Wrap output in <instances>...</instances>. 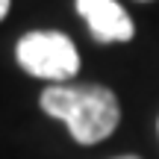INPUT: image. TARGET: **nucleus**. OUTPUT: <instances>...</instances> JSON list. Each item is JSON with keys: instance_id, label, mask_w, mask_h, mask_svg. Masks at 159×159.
I'll return each mask as SVG.
<instances>
[{"instance_id": "4", "label": "nucleus", "mask_w": 159, "mask_h": 159, "mask_svg": "<svg viewBox=\"0 0 159 159\" xmlns=\"http://www.w3.org/2000/svg\"><path fill=\"white\" fill-rule=\"evenodd\" d=\"M6 12H9V0H0V21L6 18Z\"/></svg>"}, {"instance_id": "3", "label": "nucleus", "mask_w": 159, "mask_h": 159, "mask_svg": "<svg viewBox=\"0 0 159 159\" xmlns=\"http://www.w3.org/2000/svg\"><path fill=\"white\" fill-rule=\"evenodd\" d=\"M77 12L89 24V33L103 44L133 39V18L115 0H77Z\"/></svg>"}, {"instance_id": "1", "label": "nucleus", "mask_w": 159, "mask_h": 159, "mask_svg": "<svg viewBox=\"0 0 159 159\" xmlns=\"http://www.w3.org/2000/svg\"><path fill=\"white\" fill-rule=\"evenodd\" d=\"M44 115L62 121L80 144H97L115 133L121 121V106L115 91L106 85L85 83V85H50L39 97Z\"/></svg>"}, {"instance_id": "5", "label": "nucleus", "mask_w": 159, "mask_h": 159, "mask_svg": "<svg viewBox=\"0 0 159 159\" xmlns=\"http://www.w3.org/2000/svg\"><path fill=\"white\" fill-rule=\"evenodd\" d=\"M115 159H139V156H115Z\"/></svg>"}, {"instance_id": "2", "label": "nucleus", "mask_w": 159, "mask_h": 159, "mask_svg": "<svg viewBox=\"0 0 159 159\" xmlns=\"http://www.w3.org/2000/svg\"><path fill=\"white\" fill-rule=\"evenodd\" d=\"M15 56L27 74L39 80H50L53 85H62L77 77L80 53L74 41L56 30H33L15 47Z\"/></svg>"}]
</instances>
